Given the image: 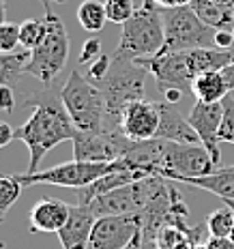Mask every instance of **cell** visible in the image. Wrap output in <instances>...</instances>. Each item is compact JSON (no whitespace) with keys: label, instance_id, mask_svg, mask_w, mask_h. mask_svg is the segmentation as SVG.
Listing matches in <instances>:
<instances>
[{"label":"cell","instance_id":"cell-31","mask_svg":"<svg viewBox=\"0 0 234 249\" xmlns=\"http://www.w3.org/2000/svg\"><path fill=\"white\" fill-rule=\"evenodd\" d=\"M13 106H15L13 88L11 86H0V112H9V114H11Z\"/></svg>","mask_w":234,"mask_h":249},{"label":"cell","instance_id":"cell-35","mask_svg":"<svg viewBox=\"0 0 234 249\" xmlns=\"http://www.w3.org/2000/svg\"><path fill=\"white\" fill-rule=\"evenodd\" d=\"M161 95H163V101H165V103H170V106H176V103L183 101V95H185V92L179 90V88H168V90L161 92Z\"/></svg>","mask_w":234,"mask_h":249},{"label":"cell","instance_id":"cell-44","mask_svg":"<svg viewBox=\"0 0 234 249\" xmlns=\"http://www.w3.org/2000/svg\"><path fill=\"white\" fill-rule=\"evenodd\" d=\"M48 2H56V4H62V2H67V0H48Z\"/></svg>","mask_w":234,"mask_h":249},{"label":"cell","instance_id":"cell-16","mask_svg":"<svg viewBox=\"0 0 234 249\" xmlns=\"http://www.w3.org/2000/svg\"><path fill=\"white\" fill-rule=\"evenodd\" d=\"M140 178H146L140 172H133V170H127L123 168L118 161H112V170L108 174H103L101 178H97L95 183L82 187L77 189V204H90L95 198L103 194H110V191L118 189V187H125V185H131Z\"/></svg>","mask_w":234,"mask_h":249},{"label":"cell","instance_id":"cell-28","mask_svg":"<svg viewBox=\"0 0 234 249\" xmlns=\"http://www.w3.org/2000/svg\"><path fill=\"white\" fill-rule=\"evenodd\" d=\"M221 103H223V118L219 127V140L234 144V97L228 95Z\"/></svg>","mask_w":234,"mask_h":249},{"label":"cell","instance_id":"cell-5","mask_svg":"<svg viewBox=\"0 0 234 249\" xmlns=\"http://www.w3.org/2000/svg\"><path fill=\"white\" fill-rule=\"evenodd\" d=\"M165 43V28L161 9L140 7L136 13L123 24L121 41L116 52L129 58H142V56L159 54Z\"/></svg>","mask_w":234,"mask_h":249},{"label":"cell","instance_id":"cell-34","mask_svg":"<svg viewBox=\"0 0 234 249\" xmlns=\"http://www.w3.org/2000/svg\"><path fill=\"white\" fill-rule=\"evenodd\" d=\"M206 249H234V243L230 238H217V236H211L206 241Z\"/></svg>","mask_w":234,"mask_h":249},{"label":"cell","instance_id":"cell-3","mask_svg":"<svg viewBox=\"0 0 234 249\" xmlns=\"http://www.w3.org/2000/svg\"><path fill=\"white\" fill-rule=\"evenodd\" d=\"M45 35L41 43L35 50H30V58L26 62L24 73L35 77L39 84L50 86L56 80V75L62 71L69 56V37L62 19L52 11V7H45Z\"/></svg>","mask_w":234,"mask_h":249},{"label":"cell","instance_id":"cell-49","mask_svg":"<svg viewBox=\"0 0 234 249\" xmlns=\"http://www.w3.org/2000/svg\"><path fill=\"white\" fill-rule=\"evenodd\" d=\"M232 35H234V30H232Z\"/></svg>","mask_w":234,"mask_h":249},{"label":"cell","instance_id":"cell-26","mask_svg":"<svg viewBox=\"0 0 234 249\" xmlns=\"http://www.w3.org/2000/svg\"><path fill=\"white\" fill-rule=\"evenodd\" d=\"M106 13H108V22L112 24H125L133 13V0H106Z\"/></svg>","mask_w":234,"mask_h":249},{"label":"cell","instance_id":"cell-30","mask_svg":"<svg viewBox=\"0 0 234 249\" xmlns=\"http://www.w3.org/2000/svg\"><path fill=\"white\" fill-rule=\"evenodd\" d=\"M99 56H101V41L99 39H88L84 43V48H82V52H80L77 65L86 67V65H90L95 58H99Z\"/></svg>","mask_w":234,"mask_h":249},{"label":"cell","instance_id":"cell-12","mask_svg":"<svg viewBox=\"0 0 234 249\" xmlns=\"http://www.w3.org/2000/svg\"><path fill=\"white\" fill-rule=\"evenodd\" d=\"M159 118H161V114H159L157 101L140 99V101L129 103L121 112L116 127L129 140H133V142H144V140L157 138Z\"/></svg>","mask_w":234,"mask_h":249},{"label":"cell","instance_id":"cell-46","mask_svg":"<svg viewBox=\"0 0 234 249\" xmlns=\"http://www.w3.org/2000/svg\"><path fill=\"white\" fill-rule=\"evenodd\" d=\"M2 221H4V213L0 211V224H2Z\"/></svg>","mask_w":234,"mask_h":249},{"label":"cell","instance_id":"cell-22","mask_svg":"<svg viewBox=\"0 0 234 249\" xmlns=\"http://www.w3.org/2000/svg\"><path fill=\"white\" fill-rule=\"evenodd\" d=\"M77 22L86 30V33H99L108 22L106 13V2L99 0H84L77 7Z\"/></svg>","mask_w":234,"mask_h":249},{"label":"cell","instance_id":"cell-25","mask_svg":"<svg viewBox=\"0 0 234 249\" xmlns=\"http://www.w3.org/2000/svg\"><path fill=\"white\" fill-rule=\"evenodd\" d=\"M22 187L24 185L19 183L15 174H0V211L7 213L18 202Z\"/></svg>","mask_w":234,"mask_h":249},{"label":"cell","instance_id":"cell-36","mask_svg":"<svg viewBox=\"0 0 234 249\" xmlns=\"http://www.w3.org/2000/svg\"><path fill=\"white\" fill-rule=\"evenodd\" d=\"M155 4H157V9H174V7H187V4H191V0H155Z\"/></svg>","mask_w":234,"mask_h":249},{"label":"cell","instance_id":"cell-41","mask_svg":"<svg viewBox=\"0 0 234 249\" xmlns=\"http://www.w3.org/2000/svg\"><path fill=\"white\" fill-rule=\"evenodd\" d=\"M215 2L223 4V7H230V9H234V0H215Z\"/></svg>","mask_w":234,"mask_h":249},{"label":"cell","instance_id":"cell-14","mask_svg":"<svg viewBox=\"0 0 234 249\" xmlns=\"http://www.w3.org/2000/svg\"><path fill=\"white\" fill-rule=\"evenodd\" d=\"M71 213V204L56 198H41L28 213V226L33 234H58L60 228L67 224Z\"/></svg>","mask_w":234,"mask_h":249},{"label":"cell","instance_id":"cell-43","mask_svg":"<svg viewBox=\"0 0 234 249\" xmlns=\"http://www.w3.org/2000/svg\"><path fill=\"white\" fill-rule=\"evenodd\" d=\"M223 202H226V206H230V209L234 211V200H223Z\"/></svg>","mask_w":234,"mask_h":249},{"label":"cell","instance_id":"cell-18","mask_svg":"<svg viewBox=\"0 0 234 249\" xmlns=\"http://www.w3.org/2000/svg\"><path fill=\"white\" fill-rule=\"evenodd\" d=\"M176 183H185L209 194L219 196L221 200H234V165L230 168H217L206 176H180Z\"/></svg>","mask_w":234,"mask_h":249},{"label":"cell","instance_id":"cell-33","mask_svg":"<svg viewBox=\"0 0 234 249\" xmlns=\"http://www.w3.org/2000/svg\"><path fill=\"white\" fill-rule=\"evenodd\" d=\"M13 140H15V129H11V124L9 123L0 121V148L9 146Z\"/></svg>","mask_w":234,"mask_h":249},{"label":"cell","instance_id":"cell-32","mask_svg":"<svg viewBox=\"0 0 234 249\" xmlns=\"http://www.w3.org/2000/svg\"><path fill=\"white\" fill-rule=\"evenodd\" d=\"M215 48H221V50L234 48V35H232V30H217V33H215Z\"/></svg>","mask_w":234,"mask_h":249},{"label":"cell","instance_id":"cell-2","mask_svg":"<svg viewBox=\"0 0 234 249\" xmlns=\"http://www.w3.org/2000/svg\"><path fill=\"white\" fill-rule=\"evenodd\" d=\"M146 73L142 65H138L133 58L123 56L114 52L112 65L108 75L101 82H97V88L103 92L106 99L108 118L118 123V116L129 103L144 99V90H146Z\"/></svg>","mask_w":234,"mask_h":249},{"label":"cell","instance_id":"cell-38","mask_svg":"<svg viewBox=\"0 0 234 249\" xmlns=\"http://www.w3.org/2000/svg\"><path fill=\"white\" fill-rule=\"evenodd\" d=\"M140 238H142V249H161V247L157 245V238L142 236V232H140Z\"/></svg>","mask_w":234,"mask_h":249},{"label":"cell","instance_id":"cell-20","mask_svg":"<svg viewBox=\"0 0 234 249\" xmlns=\"http://www.w3.org/2000/svg\"><path fill=\"white\" fill-rule=\"evenodd\" d=\"M191 92H194L196 101H204V103H217L223 101L230 90L226 86L221 71H209V73H200L191 84Z\"/></svg>","mask_w":234,"mask_h":249},{"label":"cell","instance_id":"cell-11","mask_svg":"<svg viewBox=\"0 0 234 249\" xmlns=\"http://www.w3.org/2000/svg\"><path fill=\"white\" fill-rule=\"evenodd\" d=\"M215 170H217V165L213 163V157L202 144L170 142L168 176H165L168 180L176 183L180 176H206V174L215 172Z\"/></svg>","mask_w":234,"mask_h":249},{"label":"cell","instance_id":"cell-1","mask_svg":"<svg viewBox=\"0 0 234 249\" xmlns=\"http://www.w3.org/2000/svg\"><path fill=\"white\" fill-rule=\"evenodd\" d=\"M28 101L35 106V112L24 124L15 129V140L24 142L30 153L26 174H35L39 172L41 159L54 146L67 142V140H73L77 129L67 114L60 97H54L50 92H39L37 97H28Z\"/></svg>","mask_w":234,"mask_h":249},{"label":"cell","instance_id":"cell-23","mask_svg":"<svg viewBox=\"0 0 234 249\" xmlns=\"http://www.w3.org/2000/svg\"><path fill=\"white\" fill-rule=\"evenodd\" d=\"M206 228H209V234L217 238H226L230 236L232 228H234V211L230 206H221L215 209L206 217Z\"/></svg>","mask_w":234,"mask_h":249},{"label":"cell","instance_id":"cell-8","mask_svg":"<svg viewBox=\"0 0 234 249\" xmlns=\"http://www.w3.org/2000/svg\"><path fill=\"white\" fill-rule=\"evenodd\" d=\"M112 170V163H90V161H67L52 165L48 170H39L35 174H15L24 187L30 185H56L69 187V189H82V187L95 183L103 174Z\"/></svg>","mask_w":234,"mask_h":249},{"label":"cell","instance_id":"cell-4","mask_svg":"<svg viewBox=\"0 0 234 249\" xmlns=\"http://www.w3.org/2000/svg\"><path fill=\"white\" fill-rule=\"evenodd\" d=\"M60 101L65 106L69 118L73 121L77 131H99L106 129V99L103 92L86 80V75L80 69H73L65 86L60 88Z\"/></svg>","mask_w":234,"mask_h":249},{"label":"cell","instance_id":"cell-15","mask_svg":"<svg viewBox=\"0 0 234 249\" xmlns=\"http://www.w3.org/2000/svg\"><path fill=\"white\" fill-rule=\"evenodd\" d=\"M95 221H97V215L92 213L88 204L71 206L69 219H67V224L58 232L62 249H86Z\"/></svg>","mask_w":234,"mask_h":249},{"label":"cell","instance_id":"cell-9","mask_svg":"<svg viewBox=\"0 0 234 249\" xmlns=\"http://www.w3.org/2000/svg\"><path fill=\"white\" fill-rule=\"evenodd\" d=\"M138 65H142L157 82V90L165 92L168 88H179V90L191 92V84L196 80V71L191 65L189 50L183 52H168V54H155L136 58Z\"/></svg>","mask_w":234,"mask_h":249},{"label":"cell","instance_id":"cell-27","mask_svg":"<svg viewBox=\"0 0 234 249\" xmlns=\"http://www.w3.org/2000/svg\"><path fill=\"white\" fill-rule=\"evenodd\" d=\"M19 48V26L13 22L0 24V54H13Z\"/></svg>","mask_w":234,"mask_h":249},{"label":"cell","instance_id":"cell-48","mask_svg":"<svg viewBox=\"0 0 234 249\" xmlns=\"http://www.w3.org/2000/svg\"><path fill=\"white\" fill-rule=\"evenodd\" d=\"M0 249H7V247H4V243H2V241H0Z\"/></svg>","mask_w":234,"mask_h":249},{"label":"cell","instance_id":"cell-37","mask_svg":"<svg viewBox=\"0 0 234 249\" xmlns=\"http://www.w3.org/2000/svg\"><path fill=\"white\" fill-rule=\"evenodd\" d=\"M221 75H223V80H226V86H228V90H234V62H230L228 67H223L221 69Z\"/></svg>","mask_w":234,"mask_h":249},{"label":"cell","instance_id":"cell-7","mask_svg":"<svg viewBox=\"0 0 234 249\" xmlns=\"http://www.w3.org/2000/svg\"><path fill=\"white\" fill-rule=\"evenodd\" d=\"M73 142L75 161L90 163H112L125 157L136 142L129 140L118 127H106L99 131H77Z\"/></svg>","mask_w":234,"mask_h":249},{"label":"cell","instance_id":"cell-21","mask_svg":"<svg viewBox=\"0 0 234 249\" xmlns=\"http://www.w3.org/2000/svg\"><path fill=\"white\" fill-rule=\"evenodd\" d=\"M30 58V52L18 50L13 54H0V86H13L26 75V62Z\"/></svg>","mask_w":234,"mask_h":249},{"label":"cell","instance_id":"cell-10","mask_svg":"<svg viewBox=\"0 0 234 249\" xmlns=\"http://www.w3.org/2000/svg\"><path fill=\"white\" fill-rule=\"evenodd\" d=\"M140 232H142L140 213L97 217L86 249H125Z\"/></svg>","mask_w":234,"mask_h":249},{"label":"cell","instance_id":"cell-24","mask_svg":"<svg viewBox=\"0 0 234 249\" xmlns=\"http://www.w3.org/2000/svg\"><path fill=\"white\" fill-rule=\"evenodd\" d=\"M45 35V22L43 19H24L19 24V48L30 52L41 43Z\"/></svg>","mask_w":234,"mask_h":249},{"label":"cell","instance_id":"cell-13","mask_svg":"<svg viewBox=\"0 0 234 249\" xmlns=\"http://www.w3.org/2000/svg\"><path fill=\"white\" fill-rule=\"evenodd\" d=\"M221 118H223V103H204V101H196L191 107L187 121L196 129L198 138H200L202 146L209 150V155L213 157V163L219 165L221 161V148H219V127H221Z\"/></svg>","mask_w":234,"mask_h":249},{"label":"cell","instance_id":"cell-42","mask_svg":"<svg viewBox=\"0 0 234 249\" xmlns=\"http://www.w3.org/2000/svg\"><path fill=\"white\" fill-rule=\"evenodd\" d=\"M2 22H7V19H4V0H0V24Z\"/></svg>","mask_w":234,"mask_h":249},{"label":"cell","instance_id":"cell-29","mask_svg":"<svg viewBox=\"0 0 234 249\" xmlns=\"http://www.w3.org/2000/svg\"><path fill=\"white\" fill-rule=\"evenodd\" d=\"M110 65H112V58L110 56H99V58H95L90 62V65H86V80L92 82V84H97V82H101L103 77L108 75V71H110Z\"/></svg>","mask_w":234,"mask_h":249},{"label":"cell","instance_id":"cell-47","mask_svg":"<svg viewBox=\"0 0 234 249\" xmlns=\"http://www.w3.org/2000/svg\"><path fill=\"white\" fill-rule=\"evenodd\" d=\"M41 2H43V7H50V2H48V0H41Z\"/></svg>","mask_w":234,"mask_h":249},{"label":"cell","instance_id":"cell-40","mask_svg":"<svg viewBox=\"0 0 234 249\" xmlns=\"http://www.w3.org/2000/svg\"><path fill=\"white\" fill-rule=\"evenodd\" d=\"M142 7H146V9H157V4H155V0H142Z\"/></svg>","mask_w":234,"mask_h":249},{"label":"cell","instance_id":"cell-6","mask_svg":"<svg viewBox=\"0 0 234 249\" xmlns=\"http://www.w3.org/2000/svg\"><path fill=\"white\" fill-rule=\"evenodd\" d=\"M161 15H163L165 43L159 54L196 50V48H215L217 30L202 22L189 4L187 7L163 9Z\"/></svg>","mask_w":234,"mask_h":249},{"label":"cell","instance_id":"cell-45","mask_svg":"<svg viewBox=\"0 0 234 249\" xmlns=\"http://www.w3.org/2000/svg\"><path fill=\"white\" fill-rule=\"evenodd\" d=\"M228 238H230V241L234 243V228H232V232H230V236H228Z\"/></svg>","mask_w":234,"mask_h":249},{"label":"cell","instance_id":"cell-17","mask_svg":"<svg viewBox=\"0 0 234 249\" xmlns=\"http://www.w3.org/2000/svg\"><path fill=\"white\" fill-rule=\"evenodd\" d=\"M159 129H157V138L161 140H170L176 144H202L198 138L196 129L189 124L185 116H180L174 110V106L170 103H159Z\"/></svg>","mask_w":234,"mask_h":249},{"label":"cell","instance_id":"cell-19","mask_svg":"<svg viewBox=\"0 0 234 249\" xmlns=\"http://www.w3.org/2000/svg\"><path fill=\"white\" fill-rule=\"evenodd\" d=\"M194 13L215 30H234V9L223 7L215 0H191Z\"/></svg>","mask_w":234,"mask_h":249},{"label":"cell","instance_id":"cell-39","mask_svg":"<svg viewBox=\"0 0 234 249\" xmlns=\"http://www.w3.org/2000/svg\"><path fill=\"white\" fill-rule=\"evenodd\" d=\"M125 249H142V238H140V234H138L136 238H133V241L129 243V245L125 247Z\"/></svg>","mask_w":234,"mask_h":249}]
</instances>
